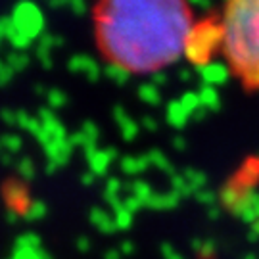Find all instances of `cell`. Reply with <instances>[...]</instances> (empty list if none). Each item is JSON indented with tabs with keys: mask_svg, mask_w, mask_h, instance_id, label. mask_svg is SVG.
<instances>
[{
	"mask_svg": "<svg viewBox=\"0 0 259 259\" xmlns=\"http://www.w3.org/2000/svg\"><path fill=\"white\" fill-rule=\"evenodd\" d=\"M196 21L188 0H96L93 37L106 64L152 75L190 52Z\"/></svg>",
	"mask_w": 259,
	"mask_h": 259,
	"instance_id": "6da1fadb",
	"label": "cell"
},
{
	"mask_svg": "<svg viewBox=\"0 0 259 259\" xmlns=\"http://www.w3.org/2000/svg\"><path fill=\"white\" fill-rule=\"evenodd\" d=\"M215 33L232 77L244 89L259 91V0H225Z\"/></svg>",
	"mask_w": 259,
	"mask_h": 259,
	"instance_id": "7a4b0ae2",
	"label": "cell"
}]
</instances>
